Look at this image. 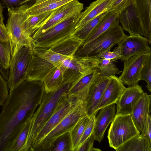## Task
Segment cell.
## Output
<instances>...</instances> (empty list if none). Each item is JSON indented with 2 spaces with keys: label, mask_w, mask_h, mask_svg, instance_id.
<instances>
[{
  "label": "cell",
  "mask_w": 151,
  "mask_h": 151,
  "mask_svg": "<svg viewBox=\"0 0 151 151\" xmlns=\"http://www.w3.org/2000/svg\"><path fill=\"white\" fill-rule=\"evenodd\" d=\"M45 92L43 81L26 79L10 90L0 113V151H6L12 138L32 118Z\"/></svg>",
  "instance_id": "1"
},
{
  "label": "cell",
  "mask_w": 151,
  "mask_h": 151,
  "mask_svg": "<svg viewBox=\"0 0 151 151\" xmlns=\"http://www.w3.org/2000/svg\"><path fill=\"white\" fill-rule=\"evenodd\" d=\"M79 77V75H73L63 80L55 90L49 92H45L40 104L32 118L24 151H32V145L38 133L54 112L62 97L68 94L72 83Z\"/></svg>",
  "instance_id": "2"
},
{
  "label": "cell",
  "mask_w": 151,
  "mask_h": 151,
  "mask_svg": "<svg viewBox=\"0 0 151 151\" xmlns=\"http://www.w3.org/2000/svg\"><path fill=\"white\" fill-rule=\"evenodd\" d=\"M29 7L24 5L18 7L8 8V18L6 24L9 42L11 58L13 57L21 48L28 46L32 47V39L24 28V23Z\"/></svg>",
  "instance_id": "3"
},
{
  "label": "cell",
  "mask_w": 151,
  "mask_h": 151,
  "mask_svg": "<svg viewBox=\"0 0 151 151\" xmlns=\"http://www.w3.org/2000/svg\"><path fill=\"white\" fill-rule=\"evenodd\" d=\"M119 24L109 29L92 40L83 44L77 51L74 56L97 58L100 54L110 50L126 35Z\"/></svg>",
  "instance_id": "4"
},
{
  "label": "cell",
  "mask_w": 151,
  "mask_h": 151,
  "mask_svg": "<svg viewBox=\"0 0 151 151\" xmlns=\"http://www.w3.org/2000/svg\"><path fill=\"white\" fill-rule=\"evenodd\" d=\"M81 13L62 21L33 40L32 48H49L70 37L75 30Z\"/></svg>",
  "instance_id": "5"
},
{
  "label": "cell",
  "mask_w": 151,
  "mask_h": 151,
  "mask_svg": "<svg viewBox=\"0 0 151 151\" xmlns=\"http://www.w3.org/2000/svg\"><path fill=\"white\" fill-rule=\"evenodd\" d=\"M83 42L72 36L48 48L33 47L35 54L56 66L74 56Z\"/></svg>",
  "instance_id": "6"
},
{
  "label": "cell",
  "mask_w": 151,
  "mask_h": 151,
  "mask_svg": "<svg viewBox=\"0 0 151 151\" xmlns=\"http://www.w3.org/2000/svg\"><path fill=\"white\" fill-rule=\"evenodd\" d=\"M140 133L130 114L116 115L108 132L107 138L109 146L116 150L127 141Z\"/></svg>",
  "instance_id": "7"
},
{
  "label": "cell",
  "mask_w": 151,
  "mask_h": 151,
  "mask_svg": "<svg viewBox=\"0 0 151 151\" xmlns=\"http://www.w3.org/2000/svg\"><path fill=\"white\" fill-rule=\"evenodd\" d=\"M33 54L32 47L24 46L11 58L8 80V87L12 90L27 79Z\"/></svg>",
  "instance_id": "8"
},
{
  "label": "cell",
  "mask_w": 151,
  "mask_h": 151,
  "mask_svg": "<svg viewBox=\"0 0 151 151\" xmlns=\"http://www.w3.org/2000/svg\"><path fill=\"white\" fill-rule=\"evenodd\" d=\"M86 115L85 101L78 99L68 114L50 132L35 149L34 151H48L51 143L57 137L69 132L81 117Z\"/></svg>",
  "instance_id": "9"
},
{
  "label": "cell",
  "mask_w": 151,
  "mask_h": 151,
  "mask_svg": "<svg viewBox=\"0 0 151 151\" xmlns=\"http://www.w3.org/2000/svg\"><path fill=\"white\" fill-rule=\"evenodd\" d=\"M78 99L68 96V94L62 97L54 112L36 137L32 145V151L68 114Z\"/></svg>",
  "instance_id": "10"
},
{
  "label": "cell",
  "mask_w": 151,
  "mask_h": 151,
  "mask_svg": "<svg viewBox=\"0 0 151 151\" xmlns=\"http://www.w3.org/2000/svg\"><path fill=\"white\" fill-rule=\"evenodd\" d=\"M83 4L76 0L67 4L52 11L44 24L38 29L32 36L34 39L49 29L83 9Z\"/></svg>",
  "instance_id": "11"
},
{
  "label": "cell",
  "mask_w": 151,
  "mask_h": 151,
  "mask_svg": "<svg viewBox=\"0 0 151 151\" xmlns=\"http://www.w3.org/2000/svg\"><path fill=\"white\" fill-rule=\"evenodd\" d=\"M99 61L96 58L74 55L64 60L59 66L63 72V80L75 75L84 74L98 68Z\"/></svg>",
  "instance_id": "12"
},
{
  "label": "cell",
  "mask_w": 151,
  "mask_h": 151,
  "mask_svg": "<svg viewBox=\"0 0 151 151\" xmlns=\"http://www.w3.org/2000/svg\"><path fill=\"white\" fill-rule=\"evenodd\" d=\"M147 40L141 35H126L117 44L121 57L124 62L136 55L151 52Z\"/></svg>",
  "instance_id": "13"
},
{
  "label": "cell",
  "mask_w": 151,
  "mask_h": 151,
  "mask_svg": "<svg viewBox=\"0 0 151 151\" xmlns=\"http://www.w3.org/2000/svg\"><path fill=\"white\" fill-rule=\"evenodd\" d=\"M150 53L137 54L124 62L123 70L118 78L123 84L128 87L138 84L141 70Z\"/></svg>",
  "instance_id": "14"
},
{
  "label": "cell",
  "mask_w": 151,
  "mask_h": 151,
  "mask_svg": "<svg viewBox=\"0 0 151 151\" xmlns=\"http://www.w3.org/2000/svg\"><path fill=\"white\" fill-rule=\"evenodd\" d=\"M99 75L98 69L82 75L72 83L68 95L71 98L86 101L92 85Z\"/></svg>",
  "instance_id": "15"
},
{
  "label": "cell",
  "mask_w": 151,
  "mask_h": 151,
  "mask_svg": "<svg viewBox=\"0 0 151 151\" xmlns=\"http://www.w3.org/2000/svg\"><path fill=\"white\" fill-rule=\"evenodd\" d=\"M109 78V81L95 110L96 115L100 110L109 105L116 104L126 88L115 75Z\"/></svg>",
  "instance_id": "16"
},
{
  "label": "cell",
  "mask_w": 151,
  "mask_h": 151,
  "mask_svg": "<svg viewBox=\"0 0 151 151\" xmlns=\"http://www.w3.org/2000/svg\"><path fill=\"white\" fill-rule=\"evenodd\" d=\"M144 92L138 84L126 88L116 103V115L130 114Z\"/></svg>",
  "instance_id": "17"
},
{
  "label": "cell",
  "mask_w": 151,
  "mask_h": 151,
  "mask_svg": "<svg viewBox=\"0 0 151 151\" xmlns=\"http://www.w3.org/2000/svg\"><path fill=\"white\" fill-rule=\"evenodd\" d=\"M139 21L141 35L151 44V0H131Z\"/></svg>",
  "instance_id": "18"
},
{
  "label": "cell",
  "mask_w": 151,
  "mask_h": 151,
  "mask_svg": "<svg viewBox=\"0 0 151 151\" xmlns=\"http://www.w3.org/2000/svg\"><path fill=\"white\" fill-rule=\"evenodd\" d=\"M109 77L99 76L92 85L85 101L86 115L90 118L95 112L109 80Z\"/></svg>",
  "instance_id": "19"
},
{
  "label": "cell",
  "mask_w": 151,
  "mask_h": 151,
  "mask_svg": "<svg viewBox=\"0 0 151 151\" xmlns=\"http://www.w3.org/2000/svg\"><path fill=\"white\" fill-rule=\"evenodd\" d=\"M116 0H96L91 3L82 12L75 27V30L83 26L101 13L110 10Z\"/></svg>",
  "instance_id": "20"
},
{
  "label": "cell",
  "mask_w": 151,
  "mask_h": 151,
  "mask_svg": "<svg viewBox=\"0 0 151 151\" xmlns=\"http://www.w3.org/2000/svg\"><path fill=\"white\" fill-rule=\"evenodd\" d=\"M96 117L93 134L95 140L100 142L104 139L105 132L116 115V106L114 104L101 109Z\"/></svg>",
  "instance_id": "21"
},
{
  "label": "cell",
  "mask_w": 151,
  "mask_h": 151,
  "mask_svg": "<svg viewBox=\"0 0 151 151\" xmlns=\"http://www.w3.org/2000/svg\"><path fill=\"white\" fill-rule=\"evenodd\" d=\"M151 96L144 93L134 106L130 114L137 129L141 132L150 113Z\"/></svg>",
  "instance_id": "22"
},
{
  "label": "cell",
  "mask_w": 151,
  "mask_h": 151,
  "mask_svg": "<svg viewBox=\"0 0 151 151\" xmlns=\"http://www.w3.org/2000/svg\"><path fill=\"white\" fill-rule=\"evenodd\" d=\"M119 21L122 29L130 35H141L140 23L132 3L119 14Z\"/></svg>",
  "instance_id": "23"
},
{
  "label": "cell",
  "mask_w": 151,
  "mask_h": 151,
  "mask_svg": "<svg viewBox=\"0 0 151 151\" xmlns=\"http://www.w3.org/2000/svg\"><path fill=\"white\" fill-rule=\"evenodd\" d=\"M119 14L110 11H108L85 40L83 44L92 40L111 27L119 24Z\"/></svg>",
  "instance_id": "24"
},
{
  "label": "cell",
  "mask_w": 151,
  "mask_h": 151,
  "mask_svg": "<svg viewBox=\"0 0 151 151\" xmlns=\"http://www.w3.org/2000/svg\"><path fill=\"white\" fill-rule=\"evenodd\" d=\"M31 119L32 118L28 120L17 131L8 145L6 151H24Z\"/></svg>",
  "instance_id": "25"
},
{
  "label": "cell",
  "mask_w": 151,
  "mask_h": 151,
  "mask_svg": "<svg viewBox=\"0 0 151 151\" xmlns=\"http://www.w3.org/2000/svg\"><path fill=\"white\" fill-rule=\"evenodd\" d=\"M75 0H44L38 3H35L28 8L27 12L29 15H36L52 12Z\"/></svg>",
  "instance_id": "26"
},
{
  "label": "cell",
  "mask_w": 151,
  "mask_h": 151,
  "mask_svg": "<svg viewBox=\"0 0 151 151\" xmlns=\"http://www.w3.org/2000/svg\"><path fill=\"white\" fill-rule=\"evenodd\" d=\"M116 151H151V143L140 134L132 137L120 147Z\"/></svg>",
  "instance_id": "27"
},
{
  "label": "cell",
  "mask_w": 151,
  "mask_h": 151,
  "mask_svg": "<svg viewBox=\"0 0 151 151\" xmlns=\"http://www.w3.org/2000/svg\"><path fill=\"white\" fill-rule=\"evenodd\" d=\"M52 12H46L36 15H29L28 14L24 23V28L26 33L32 37L35 32L44 24Z\"/></svg>",
  "instance_id": "28"
},
{
  "label": "cell",
  "mask_w": 151,
  "mask_h": 151,
  "mask_svg": "<svg viewBox=\"0 0 151 151\" xmlns=\"http://www.w3.org/2000/svg\"><path fill=\"white\" fill-rule=\"evenodd\" d=\"M63 76L58 66H55L43 81L45 92H49L56 89L63 82Z\"/></svg>",
  "instance_id": "29"
},
{
  "label": "cell",
  "mask_w": 151,
  "mask_h": 151,
  "mask_svg": "<svg viewBox=\"0 0 151 151\" xmlns=\"http://www.w3.org/2000/svg\"><path fill=\"white\" fill-rule=\"evenodd\" d=\"M90 118L87 115L80 118L69 132L72 142V151H76L79 141Z\"/></svg>",
  "instance_id": "30"
},
{
  "label": "cell",
  "mask_w": 151,
  "mask_h": 151,
  "mask_svg": "<svg viewBox=\"0 0 151 151\" xmlns=\"http://www.w3.org/2000/svg\"><path fill=\"white\" fill-rule=\"evenodd\" d=\"M107 11L92 19L81 28L75 30L71 36L84 42Z\"/></svg>",
  "instance_id": "31"
},
{
  "label": "cell",
  "mask_w": 151,
  "mask_h": 151,
  "mask_svg": "<svg viewBox=\"0 0 151 151\" xmlns=\"http://www.w3.org/2000/svg\"><path fill=\"white\" fill-rule=\"evenodd\" d=\"M48 151H72V142L69 132L56 138L50 145Z\"/></svg>",
  "instance_id": "32"
},
{
  "label": "cell",
  "mask_w": 151,
  "mask_h": 151,
  "mask_svg": "<svg viewBox=\"0 0 151 151\" xmlns=\"http://www.w3.org/2000/svg\"><path fill=\"white\" fill-rule=\"evenodd\" d=\"M98 58L99 63L98 69L100 76L109 77L116 74H119L122 72V71L119 70L114 63L116 60Z\"/></svg>",
  "instance_id": "33"
},
{
  "label": "cell",
  "mask_w": 151,
  "mask_h": 151,
  "mask_svg": "<svg viewBox=\"0 0 151 151\" xmlns=\"http://www.w3.org/2000/svg\"><path fill=\"white\" fill-rule=\"evenodd\" d=\"M139 80L145 81L146 87L151 92V53H150L142 67L140 73Z\"/></svg>",
  "instance_id": "34"
},
{
  "label": "cell",
  "mask_w": 151,
  "mask_h": 151,
  "mask_svg": "<svg viewBox=\"0 0 151 151\" xmlns=\"http://www.w3.org/2000/svg\"><path fill=\"white\" fill-rule=\"evenodd\" d=\"M11 59L9 42H3L0 41V62L6 69L9 70Z\"/></svg>",
  "instance_id": "35"
},
{
  "label": "cell",
  "mask_w": 151,
  "mask_h": 151,
  "mask_svg": "<svg viewBox=\"0 0 151 151\" xmlns=\"http://www.w3.org/2000/svg\"><path fill=\"white\" fill-rule=\"evenodd\" d=\"M36 0H0V3L5 8H16L28 5L29 7L33 5Z\"/></svg>",
  "instance_id": "36"
},
{
  "label": "cell",
  "mask_w": 151,
  "mask_h": 151,
  "mask_svg": "<svg viewBox=\"0 0 151 151\" xmlns=\"http://www.w3.org/2000/svg\"><path fill=\"white\" fill-rule=\"evenodd\" d=\"M9 89L7 81L0 73V106H2L9 96Z\"/></svg>",
  "instance_id": "37"
},
{
  "label": "cell",
  "mask_w": 151,
  "mask_h": 151,
  "mask_svg": "<svg viewBox=\"0 0 151 151\" xmlns=\"http://www.w3.org/2000/svg\"><path fill=\"white\" fill-rule=\"evenodd\" d=\"M96 115L94 114L90 118L89 121L85 128L79 141L77 149L83 142L92 134L95 124Z\"/></svg>",
  "instance_id": "38"
},
{
  "label": "cell",
  "mask_w": 151,
  "mask_h": 151,
  "mask_svg": "<svg viewBox=\"0 0 151 151\" xmlns=\"http://www.w3.org/2000/svg\"><path fill=\"white\" fill-rule=\"evenodd\" d=\"M132 3L131 0H116L112 8L109 11L119 15Z\"/></svg>",
  "instance_id": "39"
},
{
  "label": "cell",
  "mask_w": 151,
  "mask_h": 151,
  "mask_svg": "<svg viewBox=\"0 0 151 151\" xmlns=\"http://www.w3.org/2000/svg\"><path fill=\"white\" fill-rule=\"evenodd\" d=\"M95 139L93 133L78 147L77 151H100L99 148L93 147Z\"/></svg>",
  "instance_id": "40"
},
{
  "label": "cell",
  "mask_w": 151,
  "mask_h": 151,
  "mask_svg": "<svg viewBox=\"0 0 151 151\" xmlns=\"http://www.w3.org/2000/svg\"><path fill=\"white\" fill-rule=\"evenodd\" d=\"M121 55L119 49L118 47H115L113 51L110 50L104 51L97 56V58H101L116 60L120 59Z\"/></svg>",
  "instance_id": "41"
},
{
  "label": "cell",
  "mask_w": 151,
  "mask_h": 151,
  "mask_svg": "<svg viewBox=\"0 0 151 151\" xmlns=\"http://www.w3.org/2000/svg\"><path fill=\"white\" fill-rule=\"evenodd\" d=\"M140 135L147 139L151 143V117L149 114L147 117L145 126Z\"/></svg>",
  "instance_id": "42"
},
{
  "label": "cell",
  "mask_w": 151,
  "mask_h": 151,
  "mask_svg": "<svg viewBox=\"0 0 151 151\" xmlns=\"http://www.w3.org/2000/svg\"><path fill=\"white\" fill-rule=\"evenodd\" d=\"M0 41L3 42H9L8 31L6 26L0 23Z\"/></svg>",
  "instance_id": "43"
},
{
  "label": "cell",
  "mask_w": 151,
  "mask_h": 151,
  "mask_svg": "<svg viewBox=\"0 0 151 151\" xmlns=\"http://www.w3.org/2000/svg\"><path fill=\"white\" fill-rule=\"evenodd\" d=\"M0 73L5 79L7 81L8 77L9 70L4 68L0 62Z\"/></svg>",
  "instance_id": "44"
},
{
  "label": "cell",
  "mask_w": 151,
  "mask_h": 151,
  "mask_svg": "<svg viewBox=\"0 0 151 151\" xmlns=\"http://www.w3.org/2000/svg\"><path fill=\"white\" fill-rule=\"evenodd\" d=\"M5 8L0 3V23L4 24V18L3 15V10Z\"/></svg>",
  "instance_id": "45"
},
{
  "label": "cell",
  "mask_w": 151,
  "mask_h": 151,
  "mask_svg": "<svg viewBox=\"0 0 151 151\" xmlns=\"http://www.w3.org/2000/svg\"><path fill=\"white\" fill-rule=\"evenodd\" d=\"M44 0H36V2L35 3H38L40 2L41 1H42Z\"/></svg>",
  "instance_id": "46"
}]
</instances>
